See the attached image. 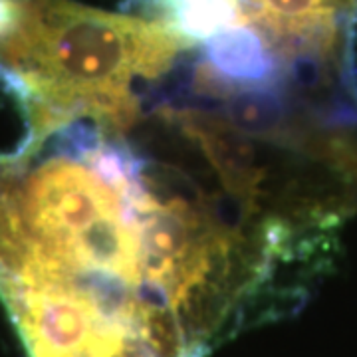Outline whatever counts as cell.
<instances>
[{
    "label": "cell",
    "instance_id": "obj_1",
    "mask_svg": "<svg viewBox=\"0 0 357 357\" xmlns=\"http://www.w3.org/2000/svg\"><path fill=\"white\" fill-rule=\"evenodd\" d=\"M76 119L0 155V300L30 357H208L318 236Z\"/></svg>",
    "mask_w": 357,
    "mask_h": 357
},
{
    "label": "cell",
    "instance_id": "obj_2",
    "mask_svg": "<svg viewBox=\"0 0 357 357\" xmlns=\"http://www.w3.org/2000/svg\"><path fill=\"white\" fill-rule=\"evenodd\" d=\"M191 48L151 18L117 16L66 0H0V77L30 117V135L76 119L129 131L137 86Z\"/></svg>",
    "mask_w": 357,
    "mask_h": 357
},
{
    "label": "cell",
    "instance_id": "obj_3",
    "mask_svg": "<svg viewBox=\"0 0 357 357\" xmlns=\"http://www.w3.org/2000/svg\"><path fill=\"white\" fill-rule=\"evenodd\" d=\"M356 0H244L250 26L282 60L321 58L335 46L340 22Z\"/></svg>",
    "mask_w": 357,
    "mask_h": 357
},
{
    "label": "cell",
    "instance_id": "obj_4",
    "mask_svg": "<svg viewBox=\"0 0 357 357\" xmlns=\"http://www.w3.org/2000/svg\"><path fill=\"white\" fill-rule=\"evenodd\" d=\"M135 4L191 48L222 32L250 26L244 0H137Z\"/></svg>",
    "mask_w": 357,
    "mask_h": 357
}]
</instances>
